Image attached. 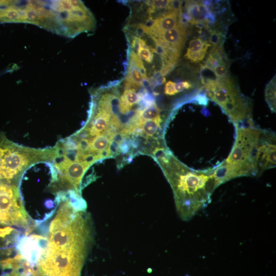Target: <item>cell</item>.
<instances>
[{
	"label": "cell",
	"mask_w": 276,
	"mask_h": 276,
	"mask_svg": "<svg viewBox=\"0 0 276 276\" xmlns=\"http://www.w3.org/2000/svg\"><path fill=\"white\" fill-rule=\"evenodd\" d=\"M162 121L160 118L140 122L138 127L141 128L143 133H144L146 136L152 137L157 132Z\"/></svg>",
	"instance_id": "5bb4252c"
},
{
	"label": "cell",
	"mask_w": 276,
	"mask_h": 276,
	"mask_svg": "<svg viewBox=\"0 0 276 276\" xmlns=\"http://www.w3.org/2000/svg\"><path fill=\"white\" fill-rule=\"evenodd\" d=\"M139 122L154 120L160 117V109L154 102H152L146 108L137 112Z\"/></svg>",
	"instance_id": "4fadbf2b"
},
{
	"label": "cell",
	"mask_w": 276,
	"mask_h": 276,
	"mask_svg": "<svg viewBox=\"0 0 276 276\" xmlns=\"http://www.w3.org/2000/svg\"><path fill=\"white\" fill-rule=\"evenodd\" d=\"M210 46H211L210 43L204 41L202 39L195 38L190 41L187 51L193 53H199L204 50H208Z\"/></svg>",
	"instance_id": "e0dca14e"
},
{
	"label": "cell",
	"mask_w": 276,
	"mask_h": 276,
	"mask_svg": "<svg viewBox=\"0 0 276 276\" xmlns=\"http://www.w3.org/2000/svg\"><path fill=\"white\" fill-rule=\"evenodd\" d=\"M142 98V96L136 93L135 89L126 88L120 100L119 108L120 112L122 113L128 112L131 107Z\"/></svg>",
	"instance_id": "7c38bea8"
},
{
	"label": "cell",
	"mask_w": 276,
	"mask_h": 276,
	"mask_svg": "<svg viewBox=\"0 0 276 276\" xmlns=\"http://www.w3.org/2000/svg\"><path fill=\"white\" fill-rule=\"evenodd\" d=\"M51 155V149H32L3 141L0 144V181L18 186L21 174L29 166L50 161Z\"/></svg>",
	"instance_id": "5b68a950"
},
{
	"label": "cell",
	"mask_w": 276,
	"mask_h": 276,
	"mask_svg": "<svg viewBox=\"0 0 276 276\" xmlns=\"http://www.w3.org/2000/svg\"><path fill=\"white\" fill-rule=\"evenodd\" d=\"M186 2V9L187 13L192 18L191 24L196 25L201 24H207L204 20V18L208 12L205 9L202 3L194 1Z\"/></svg>",
	"instance_id": "30bf717a"
},
{
	"label": "cell",
	"mask_w": 276,
	"mask_h": 276,
	"mask_svg": "<svg viewBox=\"0 0 276 276\" xmlns=\"http://www.w3.org/2000/svg\"><path fill=\"white\" fill-rule=\"evenodd\" d=\"M227 66L220 64L212 70L213 72L217 78H225L228 76V68Z\"/></svg>",
	"instance_id": "44dd1931"
},
{
	"label": "cell",
	"mask_w": 276,
	"mask_h": 276,
	"mask_svg": "<svg viewBox=\"0 0 276 276\" xmlns=\"http://www.w3.org/2000/svg\"><path fill=\"white\" fill-rule=\"evenodd\" d=\"M194 101L200 105H207L208 104V98L205 96L204 94L200 91H199L198 94L196 96Z\"/></svg>",
	"instance_id": "4316f807"
},
{
	"label": "cell",
	"mask_w": 276,
	"mask_h": 276,
	"mask_svg": "<svg viewBox=\"0 0 276 276\" xmlns=\"http://www.w3.org/2000/svg\"><path fill=\"white\" fill-rule=\"evenodd\" d=\"M1 276H11L10 274L8 273H5L1 275Z\"/></svg>",
	"instance_id": "f1b7e54d"
},
{
	"label": "cell",
	"mask_w": 276,
	"mask_h": 276,
	"mask_svg": "<svg viewBox=\"0 0 276 276\" xmlns=\"http://www.w3.org/2000/svg\"><path fill=\"white\" fill-rule=\"evenodd\" d=\"M20 177L38 188L21 182L18 183L23 206L30 220L39 224L50 218L65 192L59 185L53 164L49 161L33 163L23 172Z\"/></svg>",
	"instance_id": "3957f363"
},
{
	"label": "cell",
	"mask_w": 276,
	"mask_h": 276,
	"mask_svg": "<svg viewBox=\"0 0 276 276\" xmlns=\"http://www.w3.org/2000/svg\"><path fill=\"white\" fill-rule=\"evenodd\" d=\"M29 220L18 186L0 181V225L25 228L30 232Z\"/></svg>",
	"instance_id": "52a82bcc"
},
{
	"label": "cell",
	"mask_w": 276,
	"mask_h": 276,
	"mask_svg": "<svg viewBox=\"0 0 276 276\" xmlns=\"http://www.w3.org/2000/svg\"><path fill=\"white\" fill-rule=\"evenodd\" d=\"M160 167L172 189L176 211L184 221L190 220L209 203L213 192L219 186L213 168L193 170L172 155L169 162Z\"/></svg>",
	"instance_id": "7a4b0ae2"
},
{
	"label": "cell",
	"mask_w": 276,
	"mask_h": 276,
	"mask_svg": "<svg viewBox=\"0 0 276 276\" xmlns=\"http://www.w3.org/2000/svg\"><path fill=\"white\" fill-rule=\"evenodd\" d=\"M193 87L192 84L187 81L175 83V90L177 93L181 92L185 89H190Z\"/></svg>",
	"instance_id": "cb8c5ba5"
},
{
	"label": "cell",
	"mask_w": 276,
	"mask_h": 276,
	"mask_svg": "<svg viewBox=\"0 0 276 276\" xmlns=\"http://www.w3.org/2000/svg\"><path fill=\"white\" fill-rule=\"evenodd\" d=\"M149 35L161 38L173 48L180 51L185 42L187 32L186 27L179 21L177 26L172 29Z\"/></svg>",
	"instance_id": "ba28073f"
},
{
	"label": "cell",
	"mask_w": 276,
	"mask_h": 276,
	"mask_svg": "<svg viewBox=\"0 0 276 276\" xmlns=\"http://www.w3.org/2000/svg\"><path fill=\"white\" fill-rule=\"evenodd\" d=\"M33 276H80L90 239L84 212L67 200L60 203Z\"/></svg>",
	"instance_id": "6da1fadb"
},
{
	"label": "cell",
	"mask_w": 276,
	"mask_h": 276,
	"mask_svg": "<svg viewBox=\"0 0 276 276\" xmlns=\"http://www.w3.org/2000/svg\"><path fill=\"white\" fill-rule=\"evenodd\" d=\"M204 20L208 25H212L216 22V14L213 12H208L205 16Z\"/></svg>",
	"instance_id": "83f0119b"
},
{
	"label": "cell",
	"mask_w": 276,
	"mask_h": 276,
	"mask_svg": "<svg viewBox=\"0 0 276 276\" xmlns=\"http://www.w3.org/2000/svg\"><path fill=\"white\" fill-rule=\"evenodd\" d=\"M181 13L168 11L159 17L154 19L149 35L166 31L175 28L178 25Z\"/></svg>",
	"instance_id": "9c48e42d"
},
{
	"label": "cell",
	"mask_w": 276,
	"mask_h": 276,
	"mask_svg": "<svg viewBox=\"0 0 276 276\" xmlns=\"http://www.w3.org/2000/svg\"><path fill=\"white\" fill-rule=\"evenodd\" d=\"M201 81L205 95L218 104L234 123L251 116L249 101L229 76L216 80L201 78Z\"/></svg>",
	"instance_id": "8992f818"
},
{
	"label": "cell",
	"mask_w": 276,
	"mask_h": 276,
	"mask_svg": "<svg viewBox=\"0 0 276 276\" xmlns=\"http://www.w3.org/2000/svg\"><path fill=\"white\" fill-rule=\"evenodd\" d=\"M11 276H32V273L25 271L22 267L11 270Z\"/></svg>",
	"instance_id": "484cf974"
},
{
	"label": "cell",
	"mask_w": 276,
	"mask_h": 276,
	"mask_svg": "<svg viewBox=\"0 0 276 276\" xmlns=\"http://www.w3.org/2000/svg\"><path fill=\"white\" fill-rule=\"evenodd\" d=\"M151 8L154 10L155 9H162L168 8L170 2L169 0H155L150 2Z\"/></svg>",
	"instance_id": "7402d4cb"
},
{
	"label": "cell",
	"mask_w": 276,
	"mask_h": 276,
	"mask_svg": "<svg viewBox=\"0 0 276 276\" xmlns=\"http://www.w3.org/2000/svg\"><path fill=\"white\" fill-rule=\"evenodd\" d=\"M182 2L180 1H170L168 7V11H174L178 13H182Z\"/></svg>",
	"instance_id": "603a6c76"
},
{
	"label": "cell",
	"mask_w": 276,
	"mask_h": 276,
	"mask_svg": "<svg viewBox=\"0 0 276 276\" xmlns=\"http://www.w3.org/2000/svg\"><path fill=\"white\" fill-rule=\"evenodd\" d=\"M266 101L273 112H275V76L266 85L265 89Z\"/></svg>",
	"instance_id": "9a60e30c"
},
{
	"label": "cell",
	"mask_w": 276,
	"mask_h": 276,
	"mask_svg": "<svg viewBox=\"0 0 276 276\" xmlns=\"http://www.w3.org/2000/svg\"><path fill=\"white\" fill-rule=\"evenodd\" d=\"M147 79V76L144 75L137 67L129 63L126 77V88L135 89L140 87Z\"/></svg>",
	"instance_id": "8fae6325"
},
{
	"label": "cell",
	"mask_w": 276,
	"mask_h": 276,
	"mask_svg": "<svg viewBox=\"0 0 276 276\" xmlns=\"http://www.w3.org/2000/svg\"><path fill=\"white\" fill-rule=\"evenodd\" d=\"M186 276H189V275H186Z\"/></svg>",
	"instance_id": "f546056e"
},
{
	"label": "cell",
	"mask_w": 276,
	"mask_h": 276,
	"mask_svg": "<svg viewBox=\"0 0 276 276\" xmlns=\"http://www.w3.org/2000/svg\"><path fill=\"white\" fill-rule=\"evenodd\" d=\"M210 36L209 37V42L213 47L219 45H223L222 35L221 32L216 30H210Z\"/></svg>",
	"instance_id": "ffe728a7"
},
{
	"label": "cell",
	"mask_w": 276,
	"mask_h": 276,
	"mask_svg": "<svg viewBox=\"0 0 276 276\" xmlns=\"http://www.w3.org/2000/svg\"><path fill=\"white\" fill-rule=\"evenodd\" d=\"M137 53V55L140 59L144 60L149 63L152 62L153 55L151 48L146 44L144 40L141 38L139 43Z\"/></svg>",
	"instance_id": "2e32d148"
},
{
	"label": "cell",
	"mask_w": 276,
	"mask_h": 276,
	"mask_svg": "<svg viewBox=\"0 0 276 276\" xmlns=\"http://www.w3.org/2000/svg\"><path fill=\"white\" fill-rule=\"evenodd\" d=\"M206 52L207 50L199 53H193L187 50L185 57L193 62H199L203 59Z\"/></svg>",
	"instance_id": "d6986e66"
},
{
	"label": "cell",
	"mask_w": 276,
	"mask_h": 276,
	"mask_svg": "<svg viewBox=\"0 0 276 276\" xmlns=\"http://www.w3.org/2000/svg\"><path fill=\"white\" fill-rule=\"evenodd\" d=\"M235 126L236 141L229 156L224 162L229 180L258 174L256 165L262 130L256 128L254 124Z\"/></svg>",
	"instance_id": "277c9868"
},
{
	"label": "cell",
	"mask_w": 276,
	"mask_h": 276,
	"mask_svg": "<svg viewBox=\"0 0 276 276\" xmlns=\"http://www.w3.org/2000/svg\"><path fill=\"white\" fill-rule=\"evenodd\" d=\"M129 63L137 67L142 72L143 74L146 76V71L142 60L133 50H131L129 55Z\"/></svg>",
	"instance_id": "ac0fdd59"
},
{
	"label": "cell",
	"mask_w": 276,
	"mask_h": 276,
	"mask_svg": "<svg viewBox=\"0 0 276 276\" xmlns=\"http://www.w3.org/2000/svg\"><path fill=\"white\" fill-rule=\"evenodd\" d=\"M175 83L171 81H168L165 85V94L169 96L175 95L177 93L175 90Z\"/></svg>",
	"instance_id": "d4e9b609"
}]
</instances>
